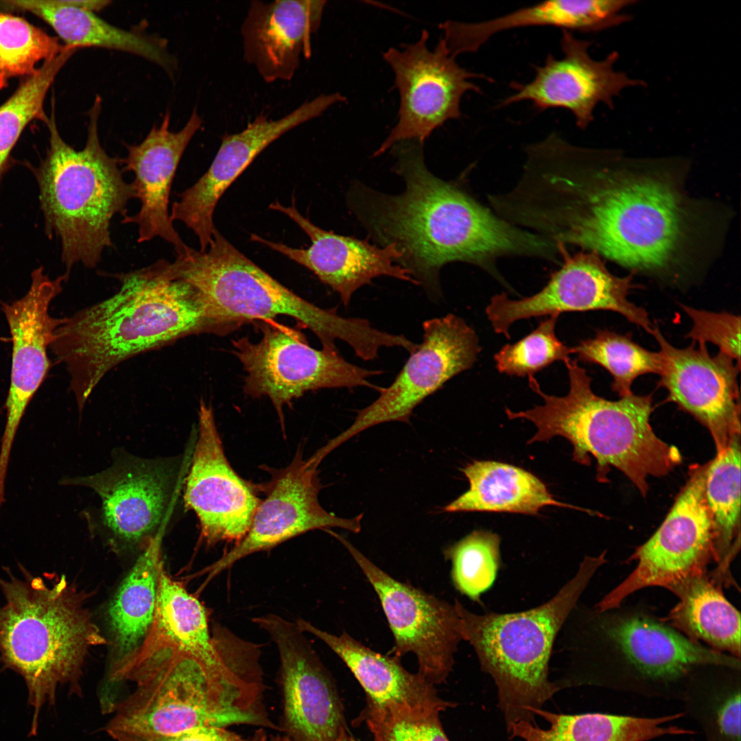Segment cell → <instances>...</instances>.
Wrapping results in <instances>:
<instances>
[{
    "label": "cell",
    "instance_id": "obj_1",
    "mask_svg": "<svg viewBox=\"0 0 741 741\" xmlns=\"http://www.w3.org/2000/svg\"><path fill=\"white\" fill-rule=\"evenodd\" d=\"M521 174L500 194L507 222L567 248L624 266L658 270L674 258L683 234L677 193L659 179L615 174L598 153L556 132L527 145Z\"/></svg>",
    "mask_w": 741,
    "mask_h": 741
},
{
    "label": "cell",
    "instance_id": "obj_2",
    "mask_svg": "<svg viewBox=\"0 0 741 741\" xmlns=\"http://www.w3.org/2000/svg\"><path fill=\"white\" fill-rule=\"evenodd\" d=\"M423 144L405 140L392 146L396 170L405 183L403 193L389 196L361 187L353 207L379 242L394 244L402 252L399 265L429 296L440 297L439 271L449 262L475 265L504 283L495 267L498 258L558 261L556 243L509 223L431 174L424 163Z\"/></svg>",
    "mask_w": 741,
    "mask_h": 741
},
{
    "label": "cell",
    "instance_id": "obj_3",
    "mask_svg": "<svg viewBox=\"0 0 741 741\" xmlns=\"http://www.w3.org/2000/svg\"><path fill=\"white\" fill-rule=\"evenodd\" d=\"M113 296L65 318L50 347L69 375L81 412L108 371L133 356L202 333L239 327L191 285L167 277L156 263L115 275Z\"/></svg>",
    "mask_w": 741,
    "mask_h": 741
},
{
    "label": "cell",
    "instance_id": "obj_4",
    "mask_svg": "<svg viewBox=\"0 0 741 741\" xmlns=\"http://www.w3.org/2000/svg\"><path fill=\"white\" fill-rule=\"evenodd\" d=\"M111 682L130 681L106 727L116 741L175 736L202 726L276 728L263 711L261 684L239 668L207 667L167 647L143 644L110 673Z\"/></svg>",
    "mask_w": 741,
    "mask_h": 741
},
{
    "label": "cell",
    "instance_id": "obj_5",
    "mask_svg": "<svg viewBox=\"0 0 741 741\" xmlns=\"http://www.w3.org/2000/svg\"><path fill=\"white\" fill-rule=\"evenodd\" d=\"M565 364L569 381L565 396L545 394L530 376V388L544 403L526 411L506 408L508 418L534 423L537 431L528 444L563 437L573 446V461L589 465L590 456L595 458L599 482L607 481V473L613 467L645 497L649 476H664L681 461L678 449L653 432L650 423L652 396L632 393L616 401L606 399L593 392L591 378L576 360Z\"/></svg>",
    "mask_w": 741,
    "mask_h": 741
},
{
    "label": "cell",
    "instance_id": "obj_6",
    "mask_svg": "<svg viewBox=\"0 0 741 741\" xmlns=\"http://www.w3.org/2000/svg\"><path fill=\"white\" fill-rule=\"evenodd\" d=\"M0 578V661L24 679L34 707L31 732L43 705L54 703L57 687L77 681L89 650L106 643L64 576L47 582L20 565Z\"/></svg>",
    "mask_w": 741,
    "mask_h": 741
},
{
    "label": "cell",
    "instance_id": "obj_7",
    "mask_svg": "<svg viewBox=\"0 0 741 741\" xmlns=\"http://www.w3.org/2000/svg\"><path fill=\"white\" fill-rule=\"evenodd\" d=\"M101 109L97 95L88 113L86 141L81 150L62 138L53 110L45 121L49 132L47 154L33 171L45 231L60 239L68 277L75 264L96 267L104 250L113 246L112 219L117 214L126 215L128 202L136 198L132 183L123 178L119 160L108 155L100 143Z\"/></svg>",
    "mask_w": 741,
    "mask_h": 741
},
{
    "label": "cell",
    "instance_id": "obj_8",
    "mask_svg": "<svg viewBox=\"0 0 741 741\" xmlns=\"http://www.w3.org/2000/svg\"><path fill=\"white\" fill-rule=\"evenodd\" d=\"M605 557V551L585 556L554 597L530 610L478 615L455 600L462 639L473 647L482 670L493 677L507 728L519 721L533 722L535 710L561 689L548 679L555 638Z\"/></svg>",
    "mask_w": 741,
    "mask_h": 741
},
{
    "label": "cell",
    "instance_id": "obj_9",
    "mask_svg": "<svg viewBox=\"0 0 741 741\" xmlns=\"http://www.w3.org/2000/svg\"><path fill=\"white\" fill-rule=\"evenodd\" d=\"M167 276L196 287L218 310L242 325L255 320L290 316L310 329L322 348L337 350L336 341L348 344L366 361L388 347L390 334L364 318H344L325 309L283 286L234 247L215 229L202 252L189 246L174 262L164 261Z\"/></svg>",
    "mask_w": 741,
    "mask_h": 741
},
{
    "label": "cell",
    "instance_id": "obj_10",
    "mask_svg": "<svg viewBox=\"0 0 741 741\" xmlns=\"http://www.w3.org/2000/svg\"><path fill=\"white\" fill-rule=\"evenodd\" d=\"M589 620L591 681L610 689L681 700L700 666L740 667L739 658L690 639L643 607L594 610Z\"/></svg>",
    "mask_w": 741,
    "mask_h": 741
},
{
    "label": "cell",
    "instance_id": "obj_11",
    "mask_svg": "<svg viewBox=\"0 0 741 741\" xmlns=\"http://www.w3.org/2000/svg\"><path fill=\"white\" fill-rule=\"evenodd\" d=\"M262 338L252 342L244 337L233 342L234 353L246 376L244 391L252 397L267 396L283 422V408L305 392L320 388L364 386L382 371L346 361L338 350L312 348L300 331L279 324L260 323Z\"/></svg>",
    "mask_w": 741,
    "mask_h": 741
},
{
    "label": "cell",
    "instance_id": "obj_12",
    "mask_svg": "<svg viewBox=\"0 0 741 741\" xmlns=\"http://www.w3.org/2000/svg\"><path fill=\"white\" fill-rule=\"evenodd\" d=\"M707 464L692 468L666 518L630 556L633 571L596 606L599 612L620 607L629 595L650 587L671 591L686 579L708 573L714 563V532L705 497Z\"/></svg>",
    "mask_w": 741,
    "mask_h": 741
},
{
    "label": "cell",
    "instance_id": "obj_13",
    "mask_svg": "<svg viewBox=\"0 0 741 741\" xmlns=\"http://www.w3.org/2000/svg\"><path fill=\"white\" fill-rule=\"evenodd\" d=\"M422 327V342L410 353L390 385L380 387L378 398L331 439L336 448L373 426L390 421L409 423L417 405L477 360L481 350L478 336L462 318L448 314L426 320Z\"/></svg>",
    "mask_w": 741,
    "mask_h": 741
},
{
    "label": "cell",
    "instance_id": "obj_14",
    "mask_svg": "<svg viewBox=\"0 0 741 741\" xmlns=\"http://www.w3.org/2000/svg\"><path fill=\"white\" fill-rule=\"evenodd\" d=\"M428 38L423 30L416 42L403 45L402 49L391 47L383 55L395 74L400 104L397 123L374 156L401 141L423 143L436 128L461 117L465 93L480 91L471 80L485 77L460 67L441 38L434 50L429 49Z\"/></svg>",
    "mask_w": 741,
    "mask_h": 741
},
{
    "label": "cell",
    "instance_id": "obj_15",
    "mask_svg": "<svg viewBox=\"0 0 741 741\" xmlns=\"http://www.w3.org/2000/svg\"><path fill=\"white\" fill-rule=\"evenodd\" d=\"M347 549L373 587L395 639V657L412 652L419 674L434 684L445 681L460 641V620L454 604L399 581L381 569L350 542L334 535Z\"/></svg>",
    "mask_w": 741,
    "mask_h": 741
},
{
    "label": "cell",
    "instance_id": "obj_16",
    "mask_svg": "<svg viewBox=\"0 0 741 741\" xmlns=\"http://www.w3.org/2000/svg\"><path fill=\"white\" fill-rule=\"evenodd\" d=\"M562 261L538 293L519 300L510 299L505 293L493 296L486 314L497 333L509 339L510 325L521 319L602 309L617 312L651 334L654 325L646 310L627 298L634 287L631 275H613L592 252L571 256L566 249Z\"/></svg>",
    "mask_w": 741,
    "mask_h": 741
},
{
    "label": "cell",
    "instance_id": "obj_17",
    "mask_svg": "<svg viewBox=\"0 0 741 741\" xmlns=\"http://www.w3.org/2000/svg\"><path fill=\"white\" fill-rule=\"evenodd\" d=\"M322 448L305 459L298 450L286 467L272 471L266 498L261 501L246 536L204 572L212 578L251 554L272 548L315 529L339 528L361 530L363 515L342 518L325 510L318 501V467L326 456Z\"/></svg>",
    "mask_w": 741,
    "mask_h": 741
},
{
    "label": "cell",
    "instance_id": "obj_18",
    "mask_svg": "<svg viewBox=\"0 0 741 741\" xmlns=\"http://www.w3.org/2000/svg\"><path fill=\"white\" fill-rule=\"evenodd\" d=\"M281 661L284 730L291 741H339L348 732L334 682L296 624L268 614L252 619Z\"/></svg>",
    "mask_w": 741,
    "mask_h": 741
},
{
    "label": "cell",
    "instance_id": "obj_19",
    "mask_svg": "<svg viewBox=\"0 0 741 741\" xmlns=\"http://www.w3.org/2000/svg\"><path fill=\"white\" fill-rule=\"evenodd\" d=\"M590 45L576 38L572 32L562 30L563 57L548 54L542 65L534 67L535 75L530 82L511 84L514 93L498 106L528 100L541 111L565 108L572 113L577 127L587 128L594 119L593 112L598 104L613 108V99L625 89L644 84L615 69L619 56L616 51L596 60L589 53Z\"/></svg>",
    "mask_w": 741,
    "mask_h": 741
},
{
    "label": "cell",
    "instance_id": "obj_20",
    "mask_svg": "<svg viewBox=\"0 0 741 741\" xmlns=\"http://www.w3.org/2000/svg\"><path fill=\"white\" fill-rule=\"evenodd\" d=\"M660 347L663 366L659 386L668 399L710 432L717 453L740 435L738 376L740 365L719 352L712 356L706 344L692 342L684 349L670 344L654 325L651 333Z\"/></svg>",
    "mask_w": 741,
    "mask_h": 741
},
{
    "label": "cell",
    "instance_id": "obj_21",
    "mask_svg": "<svg viewBox=\"0 0 741 741\" xmlns=\"http://www.w3.org/2000/svg\"><path fill=\"white\" fill-rule=\"evenodd\" d=\"M185 506L196 514L208 545L239 542L261 502L250 483L229 464L212 407L200 402L198 436L185 481Z\"/></svg>",
    "mask_w": 741,
    "mask_h": 741
},
{
    "label": "cell",
    "instance_id": "obj_22",
    "mask_svg": "<svg viewBox=\"0 0 741 741\" xmlns=\"http://www.w3.org/2000/svg\"><path fill=\"white\" fill-rule=\"evenodd\" d=\"M335 102L332 95L321 94L278 119L259 115L241 132L224 134L208 170L172 204L171 221L182 222L192 230L198 238L200 250L205 251L216 228L213 221L216 205L226 189L273 141L320 116Z\"/></svg>",
    "mask_w": 741,
    "mask_h": 741
},
{
    "label": "cell",
    "instance_id": "obj_23",
    "mask_svg": "<svg viewBox=\"0 0 741 741\" xmlns=\"http://www.w3.org/2000/svg\"><path fill=\"white\" fill-rule=\"evenodd\" d=\"M27 292L2 310L12 342L10 384L5 402L6 423L1 440L0 459L8 460L13 441L27 407L50 369L47 348L56 329L64 321L50 316L51 302L62 291L68 277L52 279L42 267L33 270Z\"/></svg>",
    "mask_w": 741,
    "mask_h": 741
},
{
    "label": "cell",
    "instance_id": "obj_24",
    "mask_svg": "<svg viewBox=\"0 0 741 741\" xmlns=\"http://www.w3.org/2000/svg\"><path fill=\"white\" fill-rule=\"evenodd\" d=\"M164 461L126 456L92 475L68 478L66 485L93 489L101 500V519L113 539L141 543L161 533L172 499L175 473Z\"/></svg>",
    "mask_w": 741,
    "mask_h": 741
},
{
    "label": "cell",
    "instance_id": "obj_25",
    "mask_svg": "<svg viewBox=\"0 0 741 741\" xmlns=\"http://www.w3.org/2000/svg\"><path fill=\"white\" fill-rule=\"evenodd\" d=\"M270 208L292 219L309 237L311 246L307 249L294 248L255 234L251 235V239L311 270L320 281L339 294L344 306L350 303L355 291L380 276H388L419 285L408 270L393 263L402 257V252L394 244L379 248L367 240L323 230L299 213L294 198L291 206L285 207L276 202Z\"/></svg>",
    "mask_w": 741,
    "mask_h": 741
},
{
    "label": "cell",
    "instance_id": "obj_26",
    "mask_svg": "<svg viewBox=\"0 0 741 741\" xmlns=\"http://www.w3.org/2000/svg\"><path fill=\"white\" fill-rule=\"evenodd\" d=\"M169 123L170 114L167 112L160 126H153L142 142L126 145L128 154L119 161L123 170L134 175L131 183L141 207L137 213L125 215L121 222L137 225L139 243L159 237L172 244L178 255L187 245L170 220L169 198L180 159L202 120L194 108L179 131H171Z\"/></svg>",
    "mask_w": 741,
    "mask_h": 741
},
{
    "label": "cell",
    "instance_id": "obj_27",
    "mask_svg": "<svg viewBox=\"0 0 741 741\" xmlns=\"http://www.w3.org/2000/svg\"><path fill=\"white\" fill-rule=\"evenodd\" d=\"M326 1H252L241 26L244 59L267 83L290 81L303 56H311V38Z\"/></svg>",
    "mask_w": 741,
    "mask_h": 741
},
{
    "label": "cell",
    "instance_id": "obj_28",
    "mask_svg": "<svg viewBox=\"0 0 741 741\" xmlns=\"http://www.w3.org/2000/svg\"><path fill=\"white\" fill-rule=\"evenodd\" d=\"M633 3L632 0L548 1L487 21H447L440 24L439 28L447 51L456 58L475 52L493 36L515 28L549 26L583 32L608 29L630 18L623 10Z\"/></svg>",
    "mask_w": 741,
    "mask_h": 741
},
{
    "label": "cell",
    "instance_id": "obj_29",
    "mask_svg": "<svg viewBox=\"0 0 741 741\" xmlns=\"http://www.w3.org/2000/svg\"><path fill=\"white\" fill-rule=\"evenodd\" d=\"M296 624L303 633L320 639L344 662L365 691L367 707L441 711L451 706L438 697L432 683L419 673L406 670L399 658L378 653L346 633L333 635L302 619Z\"/></svg>",
    "mask_w": 741,
    "mask_h": 741
},
{
    "label": "cell",
    "instance_id": "obj_30",
    "mask_svg": "<svg viewBox=\"0 0 741 741\" xmlns=\"http://www.w3.org/2000/svg\"><path fill=\"white\" fill-rule=\"evenodd\" d=\"M0 8L23 11L43 20L64 45L77 49L100 47L139 56L169 73L176 64L165 40L116 27L70 0L1 1Z\"/></svg>",
    "mask_w": 741,
    "mask_h": 741
},
{
    "label": "cell",
    "instance_id": "obj_31",
    "mask_svg": "<svg viewBox=\"0 0 741 741\" xmlns=\"http://www.w3.org/2000/svg\"><path fill=\"white\" fill-rule=\"evenodd\" d=\"M143 644L167 647L189 655L213 669L226 667L230 653L222 629L211 635L200 601L166 573L159 572L155 613Z\"/></svg>",
    "mask_w": 741,
    "mask_h": 741
},
{
    "label": "cell",
    "instance_id": "obj_32",
    "mask_svg": "<svg viewBox=\"0 0 741 741\" xmlns=\"http://www.w3.org/2000/svg\"><path fill=\"white\" fill-rule=\"evenodd\" d=\"M469 489L444 510L537 515L548 506L583 510L555 499L546 485L529 471L504 462L475 460L461 469Z\"/></svg>",
    "mask_w": 741,
    "mask_h": 741
},
{
    "label": "cell",
    "instance_id": "obj_33",
    "mask_svg": "<svg viewBox=\"0 0 741 741\" xmlns=\"http://www.w3.org/2000/svg\"><path fill=\"white\" fill-rule=\"evenodd\" d=\"M534 714L545 718L549 728L519 721L508 728L512 737L524 741H650L667 736L694 733L691 729L671 725L682 718L683 712L644 717L604 713L564 715L539 709Z\"/></svg>",
    "mask_w": 741,
    "mask_h": 741
},
{
    "label": "cell",
    "instance_id": "obj_34",
    "mask_svg": "<svg viewBox=\"0 0 741 741\" xmlns=\"http://www.w3.org/2000/svg\"><path fill=\"white\" fill-rule=\"evenodd\" d=\"M670 591L679 602L661 618L664 622L695 642L740 659V613L708 573L689 578Z\"/></svg>",
    "mask_w": 741,
    "mask_h": 741
},
{
    "label": "cell",
    "instance_id": "obj_35",
    "mask_svg": "<svg viewBox=\"0 0 741 741\" xmlns=\"http://www.w3.org/2000/svg\"><path fill=\"white\" fill-rule=\"evenodd\" d=\"M161 532L151 539L112 600L108 617L116 659L113 667L132 657L153 624L158 594Z\"/></svg>",
    "mask_w": 741,
    "mask_h": 741
},
{
    "label": "cell",
    "instance_id": "obj_36",
    "mask_svg": "<svg viewBox=\"0 0 741 741\" xmlns=\"http://www.w3.org/2000/svg\"><path fill=\"white\" fill-rule=\"evenodd\" d=\"M705 497L714 532V563L709 571L717 586L736 587L731 565L740 550V435L707 463Z\"/></svg>",
    "mask_w": 741,
    "mask_h": 741
},
{
    "label": "cell",
    "instance_id": "obj_37",
    "mask_svg": "<svg viewBox=\"0 0 741 741\" xmlns=\"http://www.w3.org/2000/svg\"><path fill=\"white\" fill-rule=\"evenodd\" d=\"M681 701L705 741H741L740 668L700 666L689 676Z\"/></svg>",
    "mask_w": 741,
    "mask_h": 741
},
{
    "label": "cell",
    "instance_id": "obj_38",
    "mask_svg": "<svg viewBox=\"0 0 741 741\" xmlns=\"http://www.w3.org/2000/svg\"><path fill=\"white\" fill-rule=\"evenodd\" d=\"M76 51L65 48L24 78L14 93L0 106V183L11 166V152L25 127L32 121L47 120L44 102L64 64Z\"/></svg>",
    "mask_w": 741,
    "mask_h": 741
},
{
    "label": "cell",
    "instance_id": "obj_39",
    "mask_svg": "<svg viewBox=\"0 0 741 741\" xmlns=\"http://www.w3.org/2000/svg\"><path fill=\"white\" fill-rule=\"evenodd\" d=\"M572 353L585 362L598 364L613 377L611 388L620 397L633 393L636 378L649 373L660 375L663 358L660 351H648L635 343L631 335L597 330L595 336L581 340Z\"/></svg>",
    "mask_w": 741,
    "mask_h": 741
},
{
    "label": "cell",
    "instance_id": "obj_40",
    "mask_svg": "<svg viewBox=\"0 0 741 741\" xmlns=\"http://www.w3.org/2000/svg\"><path fill=\"white\" fill-rule=\"evenodd\" d=\"M64 47L23 18L0 11V90L14 78L32 75Z\"/></svg>",
    "mask_w": 741,
    "mask_h": 741
},
{
    "label": "cell",
    "instance_id": "obj_41",
    "mask_svg": "<svg viewBox=\"0 0 741 741\" xmlns=\"http://www.w3.org/2000/svg\"><path fill=\"white\" fill-rule=\"evenodd\" d=\"M500 537L496 533L475 530L447 547L443 554L451 562V578L455 588L471 600L494 584L500 567Z\"/></svg>",
    "mask_w": 741,
    "mask_h": 741
},
{
    "label": "cell",
    "instance_id": "obj_42",
    "mask_svg": "<svg viewBox=\"0 0 741 741\" xmlns=\"http://www.w3.org/2000/svg\"><path fill=\"white\" fill-rule=\"evenodd\" d=\"M558 316H550L537 328L514 344L504 345L494 356L496 368L511 376H531L556 361L570 360L572 348L556 336Z\"/></svg>",
    "mask_w": 741,
    "mask_h": 741
},
{
    "label": "cell",
    "instance_id": "obj_43",
    "mask_svg": "<svg viewBox=\"0 0 741 741\" xmlns=\"http://www.w3.org/2000/svg\"><path fill=\"white\" fill-rule=\"evenodd\" d=\"M440 711L407 707H366V721L375 741H449L439 720Z\"/></svg>",
    "mask_w": 741,
    "mask_h": 741
},
{
    "label": "cell",
    "instance_id": "obj_44",
    "mask_svg": "<svg viewBox=\"0 0 741 741\" xmlns=\"http://www.w3.org/2000/svg\"><path fill=\"white\" fill-rule=\"evenodd\" d=\"M681 307L692 321L687 338L698 344L711 342L719 347V352L740 365V316L698 309L683 304Z\"/></svg>",
    "mask_w": 741,
    "mask_h": 741
},
{
    "label": "cell",
    "instance_id": "obj_45",
    "mask_svg": "<svg viewBox=\"0 0 741 741\" xmlns=\"http://www.w3.org/2000/svg\"><path fill=\"white\" fill-rule=\"evenodd\" d=\"M124 741H246L225 727L202 726L166 737L130 739Z\"/></svg>",
    "mask_w": 741,
    "mask_h": 741
},
{
    "label": "cell",
    "instance_id": "obj_46",
    "mask_svg": "<svg viewBox=\"0 0 741 741\" xmlns=\"http://www.w3.org/2000/svg\"><path fill=\"white\" fill-rule=\"evenodd\" d=\"M250 741H291L288 737L285 736H268L266 733L259 729L256 731Z\"/></svg>",
    "mask_w": 741,
    "mask_h": 741
},
{
    "label": "cell",
    "instance_id": "obj_47",
    "mask_svg": "<svg viewBox=\"0 0 741 741\" xmlns=\"http://www.w3.org/2000/svg\"><path fill=\"white\" fill-rule=\"evenodd\" d=\"M339 741H358L351 736L348 732L344 733Z\"/></svg>",
    "mask_w": 741,
    "mask_h": 741
}]
</instances>
